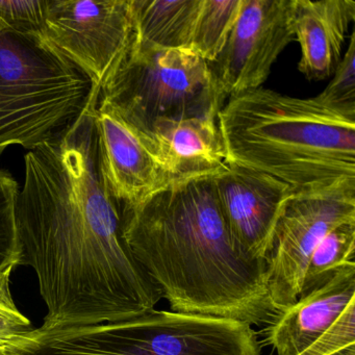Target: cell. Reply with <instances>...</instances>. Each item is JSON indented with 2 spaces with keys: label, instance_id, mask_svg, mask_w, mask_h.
<instances>
[{
  "label": "cell",
  "instance_id": "cell-1",
  "mask_svg": "<svg viewBox=\"0 0 355 355\" xmlns=\"http://www.w3.org/2000/svg\"><path fill=\"white\" fill-rule=\"evenodd\" d=\"M97 105L24 159L16 232L20 265L34 269L47 306L42 330L132 319L163 299L122 236L101 167Z\"/></svg>",
  "mask_w": 355,
  "mask_h": 355
},
{
  "label": "cell",
  "instance_id": "cell-2",
  "mask_svg": "<svg viewBox=\"0 0 355 355\" xmlns=\"http://www.w3.org/2000/svg\"><path fill=\"white\" fill-rule=\"evenodd\" d=\"M122 236L172 311L267 325L276 315L266 261H251L232 241L213 176L171 182L123 207Z\"/></svg>",
  "mask_w": 355,
  "mask_h": 355
},
{
  "label": "cell",
  "instance_id": "cell-3",
  "mask_svg": "<svg viewBox=\"0 0 355 355\" xmlns=\"http://www.w3.org/2000/svg\"><path fill=\"white\" fill-rule=\"evenodd\" d=\"M217 123L227 163L293 195L355 191V111L261 87L230 97Z\"/></svg>",
  "mask_w": 355,
  "mask_h": 355
},
{
  "label": "cell",
  "instance_id": "cell-4",
  "mask_svg": "<svg viewBox=\"0 0 355 355\" xmlns=\"http://www.w3.org/2000/svg\"><path fill=\"white\" fill-rule=\"evenodd\" d=\"M101 87L41 31L14 26L0 0V155L55 140L98 99Z\"/></svg>",
  "mask_w": 355,
  "mask_h": 355
},
{
  "label": "cell",
  "instance_id": "cell-5",
  "mask_svg": "<svg viewBox=\"0 0 355 355\" xmlns=\"http://www.w3.org/2000/svg\"><path fill=\"white\" fill-rule=\"evenodd\" d=\"M252 326L196 313L153 311L124 321L28 332L13 355H261Z\"/></svg>",
  "mask_w": 355,
  "mask_h": 355
},
{
  "label": "cell",
  "instance_id": "cell-6",
  "mask_svg": "<svg viewBox=\"0 0 355 355\" xmlns=\"http://www.w3.org/2000/svg\"><path fill=\"white\" fill-rule=\"evenodd\" d=\"M211 66L191 49L132 42L101 86L105 107L145 136L157 122L217 117L224 105Z\"/></svg>",
  "mask_w": 355,
  "mask_h": 355
},
{
  "label": "cell",
  "instance_id": "cell-7",
  "mask_svg": "<svg viewBox=\"0 0 355 355\" xmlns=\"http://www.w3.org/2000/svg\"><path fill=\"white\" fill-rule=\"evenodd\" d=\"M355 221V191L291 195L266 259L268 293L276 313L300 296L309 259L331 230Z\"/></svg>",
  "mask_w": 355,
  "mask_h": 355
},
{
  "label": "cell",
  "instance_id": "cell-8",
  "mask_svg": "<svg viewBox=\"0 0 355 355\" xmlns=\"http://www.w3.org/2000/svg\"><path fill=\"white\" fill-rule=\"evenodd\" d=\"M44 35L101 87L134 37L130 0H45Z\"/></svg>",
  "mask_w": 355,
  "mask_h": 355
},
{
  "label": "cell",
  "instance_id": "cell-9",
  "mask_svg": "<svg viewBox=\"0 0 355 355\" xmlns=\"http://www.w3.org/2000/svg\"><path fill=\"white\" fill-rule=\"evenodd\" d=\"M292 0H243L227 42L209 64L226 98L261 88L294 40Z\"/></svg>",
  "mask_w": 355,
  "mask_h": 355
},
{
  "label": "cell",
  "instance_id": "cell-10",
  "mask_svg": "<svg viewBox=\"0 0 355 355\" xmlns=\"http://www.w3.org/2000/svg\"><path fill=\"white\" fill-rule=\"evenodd\" d=\"M213 186L238 250L251 261H266L280 214L293 195L291 191L263 174L230 163L213 176Z\"/></svg>",
  "mask_w": 355,
  "mask_h": 355
},
{
  "label": "cell",
  "instance_id": "cell-11",
  "mask_svg": "<svg viewBox=\"0 0 355 355\" xmlns=\"http://www.w3.org/2000/svg\"><path fill=\"white\" fill-rule=\"evenodd\" d=\"M96 125L103 176L118 205H138L169 184L148 139L98 105Z\"/></svg>",
  "mask_w": 355,
  "mask_h": 355
},
{
  "label": "cell",
  "instance_id": "cell-12",
  "mask_svg": "<svg viewBox=\"0 0 355 355\" xmlns=\"http://www.w3.org/2000/svg\"><path fill=\"white\" fill-rule=\"evenodd\" d=\"M355 300V266L338 271L331 279L301 295L294 304L276 313L263 330L265 344L277 355H300Z\"/></svg>",
  "mask_w": 355,
  "mask_h": 355
},
{
  "label": "cell",
  "instance_id": "cell-13",
  "mask_svg": "<svg viewBox=\"0 0 355 355\" xmlns=\"http://www.w3.org/2000/svg\"><path fill=\"white\" fill-rule=\"evenodd\" d=\"M144 137L169 182L215 176L227 167L217 117L159 121Z\"/></svg>",
  "mask_w": 355,
  "mask_h": 355
},
{
  "label": "cell",
  "instance_id": "cell-14",
  "mask_svg": "<svg viewBox=\"0 0 355 355\" xmlns=\"http://www.w3.org/2000/svg\"><path fill=\"white\" fill-rule=\"evenodd\" d=\"M291 16L301 49L299 71L315 82L334 76L349 26L355 20V1L292 0Z\"/></svg>",
  "mask_w": 355,
  "mask_h": 355
},
{
  "label": "cell",
  "instance_id": "cell-15",
  "mask_svg": "<svg viewBox=\"0 0 355 355\" xmlns=\"http://www.w3.org/2000/svg\"><path fill=\"white\" fill-rule=\"evenodd\" d=\"M201 0H130L134 39L162 49H190Z\"/></svg>",
  "mask_w": 355,
  "mask_h": 355
},
{
  "label": "cell",
  "instance_id": "cell-16",
  "mask_svg": "<svg viewBox=\"0 0 355 355\" xmlns=\"http://www.w3.org/2000/svg\"><path fill=\"white\" fill-rule=\"evenodd\" d=\"M351 266H355V221L334 228L313 250L300 296L323 286L338 271Z\"/></svg>",
  "mask_w": 355,
  "mask_h": 355
},
{
  "label": "cell",
  "instance_id": "cell-17",
  "mask_svg": "<svg viewBox=\"0 0 355 355\" xmlns=\"http://www.w3.org/2000/svg\"><path fill=\"white\" fill-rule=\"evenodd\" d=\"M243 0H201L190 49L211 64L227 42Z\"/></svg>",
  "mask_w": 355,
  "mask_h": 355
},
{
  "label": "cell",
  "instance_id": "cell-18",
  "mask_svg": "<svg viewBox=\"0 0 355 355\" xmlns=\"http://www.w3.org/2000/svg\"><path fill=\"white\" fill-rule=\"evenodd\" d=\"M20 261L17 257L0 267V347L8 349L33 330L30 319L16 306L10 288L12 273Z\"/></svg>",
  "mask_w": 355,
  "mask_h": 355
},
{
  "label": "cell",
  "instance_id": "cell-19",
  "mask_svg": "<svg viewBox=\"0 0 355 355\" xmlns=\"http://www.w3.org/2000/svg\"><path fill=\"white\" fill-rule=\"evenodd\" d=\"M19 186L10 172L0 170V267L20 257L15 223V205Z\"/></svg>",
  "mask_w": 355,
  "mask_h": 355
},
{
  "label": "cell",
  "instance_id": "cell-20",
  "mask_svg": "<svg viewBox=\"0 0 355 355\" xmlns=\"http://www.w3.org/2000/svg\"><path fill=\"white\" fill-rule=\"evenodd\" d=\"M300 355H355V300Z\"/></svg>",
  "mask_w": 355,
  "mask_h": 355
},
{
  "label": "cell",
  "instance_id": "cell-21",
  "mask_svg": "<svg viewBox=\"0 0 355 355\" xmlns=\"http://www.w3.org/2000/svg\"><path fill=\"white\" fill-rule=\"evenodd\" d=\"M330 84L317 98L336 109L355 111V33L349 41L346 53L340 60Z\"/></svg>",
  "mask_w": 355,
  "mask_h": 355
},
{
  "label": "cell",
  "instance_id": "cell-22",
  "mask_svg": "<svg viewBox=\"0 0 355 355\" xmlns=\"http://www.w3.org/2000/svg\"><path fill=\"white\" fill-rule=\"evenodd\" d=\"M0 355H13L10 352L9 349L5 347H0Z\"/></svg>",
  "mask_w": 355,
  "mask_h": 355
}]
</instances>
